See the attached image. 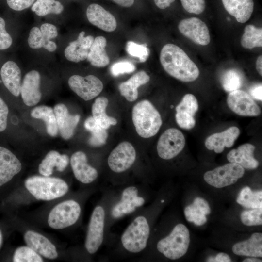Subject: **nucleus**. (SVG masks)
Returning <instances> with one entry per match:
<instances>
[{"instance_id":"obj_1","label":"nucleus","mask_w":262,"mask_h":262,"mask_svg":"<svg viewBox=\"0 0 262 262\" xmlns=\"http://www.w3.org/2000/svg\"><path fill=\"white\" fill-rule=\"evenodd\" d=\"M160 60L164 70L180 81L191 82L199 76L198 67L186 53L176 45H165L161 49Z\"/></svg>"},{"instance_id":"obj_2","label":"nucleus","mask_w":262,"mask_h":262,"mask_svg":"<svg viewBox=\"0 0 262 262\" xmlns=\"http://www.w3.org/2000/svg\"><path fill=\"white\" fill-rule=\"evenodd\" d=\"M25 187L38 200L50 201L63 196L69 190L63 180L49 176L34 175L24 182Z\"/></svg>"},{"instance_id":"obj_3","label":"nucleus","mask_w":262,"mask_h":262,"mask_svg":"<svg viewBox=\"0 0 262 262\" xmlns=\"http://www.w3.org/2000/svg\"><path fill=\"white\" fill-rule=\"evenodd\" d=\"M132 119L137 134L145 138L156 135L162 124L160 113L147 100L140 101L134 106Z\"/></svg>"},{"instance_id":"obj_4","label":"nucleus","mask_w":262,"mask_h":262,"mask_svg":"<svg viewBox=\"0 0 262 262\" xmlns=\"http://www.w3.org/2000/svg\"><path fill=\"white\" fill-rule=\"evenodd\" d=\"M150 232L148 219L144 214L137 216L121 236L123 248L131 253L142 252L147 247Z\"/></svg>"},{"instance_id":"obj_5","label":"nucleus","mask_w":262,"mask_h":262,"mask_svg":"<svg viewBox=\"0 0 262 262\" xmlns=\"http://www.w3.org/2000/svg\"><path fill=\"white\" fill-rule=\"evenodd\" d=\"M190 242L188 229L184 225L178 224L169 235L158 242L156 247L158 251L166 258L174 260L186 253Z\"/></svg>"},{"instance_id":"obj_6","label":"nucleus","mask_w":262,"mask_h":262,"mask_svg":"<svg viewBox=\"0 0 262 262\" xmlns=\"http://www.w3.org/2000/svg\"><path fill=\"white\" fill-rule=\"evenodd\" d=\"M81 213V207L77 201L66 200L56 205L50 211L48 223L53 229H65L75 224Z\"/></svg>"},{"instance_id":"obj_7","label":"nucleus","mask_w":262,"mask_h":262,"mask_svg":"<svg viewBox=\"0 0 262 262\" xmlns=\"http://www.w3.org/2000/svg\"><path fill=\"white\" fill-rule=\"evenodd\" d=\"M105 218L104 207L96 206L90 217L85 241V247L89 254L97 252L103 242Z\"/></svg>"},{"instance_id":"obj_8","label":"nucleus","mask_w":262,"mask_h":262,"mask_svg":"<svg viewBox=\"0 0 262 262\" xmlns=\"http://www.w3.org/2000/svg\"><path fill=\"white\" fill-rule=\"evenodd\" d=\"M244 173V168L237 164L230 163L207 171L203 178L209 185L221 188L235 183Z\"/></svg>"},{"instance_id":"obj_9","label":"nucleus","mask_w":262,"mask_h":262,"mask_svg":"<svg viewBox=\"0 0 262 262\" xmlns=\"http://www.w3.org/2000/svg\"><path fill=\"white\" fill-rule=\"evenodd\" d=\"M145 203V199L139 195L137 187L135 185L126 187L122 190L119 200L112 207L111 217L114 219H119L134 212Z\"/></svg>"},{"instance_id":"obj_10","label":"nucleus","mask_w":262,"mask_h":262,"mask_svg":"<svg viewBox=\"0 0 262 262\" xmlns=\"http://www.w3.org/2000/svg\"><path fill=\"white\" fill-rule=\"evenodd\" d=\"M185 139L183 133L175 128L166 130L160 137L157 145L158 156L164 160L177 156L183 149Z\"/></svg>"},{"instance_id":"obj_11","label":"nucleus","mask_w":262,"mask_h":262,"mask_svg":"<svg viewBox=\"0 0 262 262\" xmlns=\"http://www.w3.org/2000/svg\"><path fill=\"white\" fill-rule=\"evenodd\" d=\"M136 158V153L133 146L128 142H123L111 152L107 164L112 171L121 173L132 166Z\"/></svg>"},{"instance_id":"obj_12","label":"nucleus","mask_w":262,"mask_h":262,"mask_svg":"<svg viewBox=\"0 0 262 262\" xmlns=\"http://www.w3.org/2000/svg\"><path fill=\"white\" fill-rule=\"evenodd\" d=\"M68 83L70 89L86 101L98 95L103 88L101 80L93 75L86 77L74 75L69 78Z\"/></svg>"},{"instance_id":"obj_13","label":"nucleus","mask_w":262,"mask_h":262,"mask_svg":"<svg viewBox=\"0 0 262 262\" xmlns=\"http://www.w3.org/2000/svg\"><path fill=\"white\" fill-rule=\"evenodd\" d=\"M227 103L233 112L241 116H256L261 114L260 107L251 97L241 90L229 92Z\"/></svg>"},{"instance_id":"obj_14","label":"nucleus","mask_w":262,"mask_h":262,"mask_svg":"<svg viewBox=\"0 0 262 262\" xmlns=\"http://www.w3.org/2000/svg\"><path fill=\"white\" fill-rule=\"evenodd\" d=\"M180 33L196 44L206 46L210 42L209 31L200 19L193 17L182 20L178 25Z\"/></svg>"},{"instance_id":"obj_15","label":"nucleus","mask_w":262,"mask_h":262,"mask_svg":"<svg viewBox=\"0 0 262 262\" xmlns=\"http://www.w3.org/2000/svg\"><path fill=\"white\" fill-rule=\"evenodd\" d=\"M70 164L75 177L80 182L89 184L97 179L98 171L88 164L87 156L83 152L74 153L70 158Z\"/></svg>"},{"instance_id":"obj_16","label":"nucleus","mask_w":262,"mask_h":262,"mask_svg":"<svg viewBox=\"0 0 262 262\" xmlns=\"http://www.w3.org/2000/svg\"><path fill=\"white\" fill-rule=\"evenodd\" d=\"M40 75L36 70L28 72L24 76L21 85L20 93L22 100L28 106L37 104L41 98L40 90Z\"/></svg>"},{"instance_id":"obj_17","label":"nucleus","mask_w":262,"mask_h":262,"mask_svg":"<svg viewBox=\"0 0 262 262\" xmlns=\"http://www.w3.org/2000/svg\"><path fill=\"white\" fill-rule=\"evenodd\" d=\"M24 239L27 246L41 256L50 260H54L58 257L56 246L43 235L29 230L25 233Z\"/></svg>"},{"instance_id":"obj_18","label":"nucleus","mask_w":262,"mask_h":262,"mask_svg":"<svg viewBox=\"0 0 262 262\" xmlns=\"http://www.w3.org/2000/svg\"><path fill=\"white\" fill-rule=\"evenodd\" d=\"M22 169L17 157L9 149L0 146V187L10 181Z\"/></svg>"},{"instance_id":"obj_19","label":"nucleus","mask_w":262,"mask_h":262,"mask_svg":"<svg viewBox=\"0 0 262 262\" xmlns=\"http://www.w3.org/2000/svg\"><path fill=\"white\" fill-rule=\"evenodd\" d=\"M53 111L61 137L66 140L70 139L74 134L80 115L70 114L66 106L62 103L56 105Z\"/></svg>"},{"instance_id":"obj_20","label":"nucleus","mask_w":262,"mask_h":262,"mask_svg":"<svg viewBox=\"0 0 262 262\" xmlns=\"http://www.w3.org/2000/svg\"><path fill=\"white\" fill-rule=\"evenodd\" d=\"M86 16L92 24L104 31L111 32L116 28L117 22L114 16L98 4L88 6Z\"/></svg>"},{"instance_id":"obj_21","label":"nucleus","mask_w":262,"mask_h":262,"mask_svg":"<svg viewBox=\"0 0 262 262\" xmlns=\"http://www.w3.org/2000/svg\"><path fill=\"white\" fill-rule=\"evenodd\" d=\"M94 38L92 35L85 36V32L82 31L77 39L69 43L64 51L66 58L69 61L78 63L87 59Z\"/></svg>"},{"instance_id":"obj_22","label":"nucleus","mask_w":262,"mask_h":262,"mask_svg":"<svg viewBox=\"0 0 262 262\" xmlns=\"http://www.w3.org/2000/svg\"><path fill=\"white\" fill-rule=\"evenodd\" d=\"M240 133V131L238 127H230L222 132L209 136L205 140V147L209 150H213L216 153H221L225 147L229 148L233 146Z\"/></svg>"},{"instance_id":"obj_23","label":"nucleus","mask_w":262,"mask_h":262,"mask_svg":"<svg viewBox=\"0 0 262 262\" xmlns=\"http://www.w3.org/2000/svg\"><path fill=\"white\" fill-rule=\"evenodd\" d=\"M255 147L252 144L246 143L240 146L237 149L230 151L227 158L230 163L237 164L243 168L254 169L258 167L259 163L254 157Z\"/></svg>"},{"instance_id":"obj_24","label":"nucleus","mask_w":262,"mask_h":262,"mask_svg":"<svg viewBox=\"0 0 262 262\" xmlns=\"http://www.w3.org/2000/svg\"><path fill=\"white\" fill-rule=\"evenodd\" d=\"M2 81L9 91L17 97L20 93L21 71L17 65L12 61L5 63L0 69Z\"/></svg>"},{"instance_id":"obj_25","label":"nucleus","mask_w":262,"mask_h":262,"mask_svg":"<svg viewBox=\"0 0 262 262\" xmlns=\"http://www.w3.org/2000/svg\"><path fill=\"white\" fill-rule=\"evenodd\" d=\"M226 10L240 23L250 18L254 9L253 0H222Z\"/></svg>"},{"instance_id":"obj_26","label":"nucleus","mask_w":262,"mask_h":262,"mask_svg":"<svg viewBox=\"0 0 262 262\" xmlns=\"http://www.w3.org/2000/svg\"><path fill=\"white\" fill-rule=\"evenodd\" d=\"M149 80L150 77L146 72L140 71L119 85L120 94L127 100L134 101L138 98L139 87L147 83Z\"/></svg>"},{"instance_id":"obj_27","label":"nucleus","mask_w":262,"mask_h":262,"mask_svg":"<svg viewBox=\"0 0 262 262\" xmlns=\"http://www.w3.org/2000/svg\"><path fill=\"white\" fill-rule=\"evenodd\" d=\"M232 250L237 255L262 257V234L254 233L248 239L235 244Z\"/></svg>"},{"instance_id":"obj_28","label":"nucleus","mask_w":262,"mask_h":262,"mask_svg":"<svg viewBox=\"0 0 262 262\" xmlns=\"http://www.w3.org/2000/svg\"><path fill=\"white\" fill-rule=\"evenodd\" d=\"M69 162L66 154H60L55 150L49 152L39 165L38 171L42 176H49L53 172L54 167L58 171H63L67 166Z\"/></svg>"},{"instance_id":"obj_29","label":"nucleus","mask_w":262,"mask_h":262,"mask_svg":"<svg viewBox=\"0 0 262 262\" xmlns=\"http://www.w3.org/2000/svg\"><path fill=\"white\" fill-rule=\"evenodd\" d=\"M106 44L107 40L103 36H97L94 39L87 57L92 66L102 67L109 64L110 59L105 50Z\"/></svg>"},{"instance_id":"obj_30","label":"nucleus","mask_w":262,"mask_h":262,"mask_svg":"<svg viewBox=\"0 0 262 262\" xmlns=\"http://www.w3.org/2000/svg\"><path fill=\"white\" fill-rule=\"evenodd\" d=\"M31 116L36 119H42L45 121L47 132L52 137L57 136L58 132L56 116L53 110L45 105L35 107L31 111Z\"/></svg>"},{"instance_id":"obj_31","label":"nucleus","mask_w":262,"mask_h":262,"mask_svg":"<svg viewBox=\"0 0 262 262\" xmlns=\"http://www.w3.org/2000/svg\"><path fill=\"white\" fill-rule=\"evenodd\" d=\"M108 104V99L100 97L96 98L92 106L93 118L98 125L105 129H108L111 125H115L117 124L115 118L109 116L106 113Z\"/></svg>"},{"instance_id":"obj_32","label":"nucleus","mask_w":262,"mask_h":262,"mask_svg":"<svg viewBox=\"0 0 262 262\" xmlns=\"http://www.w3.org/2000/svg\"><path fill=\"white\" fill-rule=\"evenodd\" d=\"M85 128L91 132L88 140L89 144L93 147H99L106 143L108 137L106 129L98 125L92 116L88 117L84 123Z\"/></svg>"},{"instance_id":"obj_33","label":"nucleus","mask_w":262,"mask_h":262,"mask_svg":"<svg viewBox=\"0 0 262 262\" xmlns=\"http://www.w3.org/2000/svg\"><path fill=\"white\" fill-rule=\"evenodd\" d=\"M236 201L246 208H262V191H253L246 186L241 190Z\"/></svg>"},{"instance_id":"obj_34","label":"nucleus","mask_w":262,"mask_h":262,"mask_svg":"<svg viewBox=\"0 0 262 262\" xmlns=\"http://www.w3.org/2000/svg\"><path fill=\"white\" fill-rule=\"evenodd\" d=\"M243 47L251 49L262 46V29L253 25H248L244 29V33L241 39Z\"/></svg>"},{"instance_id":"obj_35","label":"nucleus","mask_w":262,"mask_h":262,"mask_svg":"<svg viewBox=\"0 0 262 262\" xmlns=\"http://www.w3.org/2000/svg\"><path fill=\"white\" fill-rule=\"evenodd\" d=\"M28 43L32 49L43 48L49 52H53L57 49L56 43L52 41L47 40L42 35L40 29L37 27H33L31 29Z\"/></svg>"},{"instance_id":"obj_36","label":"nucleus","mask_w":262,"mask_h":262,"mask_svg":"<svg viewBox=\"0 0 262 262\" xmlns=\"http://www.w3.org/2000/svg\"><path fill=\"white\" fill-rule=\"evenodd\" d=\"M31 10L36 15L43 16L49 14H60L63 10V5L55 0H36Z\"/></svg>"},{"instance_id":"obj_37","label":"nucleus","mask_w":262,"mask_h":262,"mask_svg":"<svg viewBox=\"0 0 262 262\" xmlns=\"http://www.w3.org/2000/svg\"><path fill=\"white\" fill-rule=\"evenodd\" d=\"M242 82L243 77L241 73L235 69L228 70L221 78L222 87L226 91L229 92L239 89Z\"/></svg>"},{"instance_id":"obj_38","label":"nucleus","mask_w":262,"mask_h":262,"mask_svg":"<svg viewBox=\"0 0 262 262\" xmlns=\"http://www.w3.org/2000/svg\"><path fill=\"white\" fill-rule=\"evenodd\" d=\"M14 262H42L43 259L41 255L30 247L21 246L17 248L14 254Z\"/></svg>"},{"instance_id":"obj_39","label":"nucleus","mask_w":262,"mask_h":262,"mask_svg":"<svg viewBox=\"0 0 262 262\" xmlns=\"http://www.w3.org/2000/svg\"><path fill=\"white\" fill-rule=\"evenodd\" d=\"M126 49L129 55L138 58L141 63L146 61L150 53L147 44H138L132 41L127 42Z\"/></svg>"},{"instance_id":"obj_40","label":"nucleus","mask_w":262,"mask_h":262,"mask_svg":"<svg viewBox=\"0 0 262 262\" xmlns=\"http://www.w3.org/2000/svg\"><path fill=\"white\" fill-rule=\"evenodd\" d=\"M198 109V104L195 96L191 94H186L181 102L176 106V112H185L194 116Z\"/></svg>"},{"instance_id":"obj_41","label":"nucleus","mask_w":262,"mask_h":262,"mask_svg":"<svg viewBox=\"0 0 262 262\" xmlns=\"http://www.w3.org/2000/svg\"><path fill=\"white\" fill-rule=\"evenodd\" d=\"M240 219L243 224L248 226L262 224V208L252 209L243 211Z\"/></svg>"},{"instance_id":"obj_42","label":"nucleus","mask_w":262,"mask_h":262,"mask_svg":"<svg viewBox=\"0 0 262 262\" xmlns=\"http://www.w3.org/2000/svg\"><path fill=\"white\" fill-rule=\"evenodd\" d=\"M184 212L186 220L196 226L203 225L207 222L206 215L201 213L193 203L186 207Z\"/></svg>"},{"instance_id":"obj_43","label":"nucleus","mask_w":262,"mask_h":262,"mask_svg":"<svg viewBox=\"0 0 262 262\" xmlns=\"http://www.w3.org/2000/svg\"><path fill=\"white\" fill-rule=\"evenodd\" d=\"M136 69L134 65L128 61H120L114 63L111 67V74L117 77L123 74L131 73Z\"/></svg>"},{"instance_id":"obj_44","label":"nucleus","mask_w":262,"mask_h":262,"mask_svg":"<svg viewBox=\"0 0 262 262\" xmlns=\"http://www.w3.org/2000/svg\"><path fill=\"white\" fill-rule=\"evenodd\" d=\"M183 8L188 12L200 14L205 9V0H180Z\"/></svg>"},{"instance_id":"obj_45","label":"nucleus","mask_w":262,"mask_h":262,"mask_svg":"<svg viewBox=\"0 0 262 262\" xmlns=\"http://www.w3.org/2000/svg\"><path fill=\"white\" fill-rule=\"evenodd\" d=\"M190 114L182 112H176L175 115L176 121L177 124L184 129L190 130L195 126V118Z\"/></svg>"},{"instance_id":"obj_46","label":"nucleus","mask_w":262,"mask_h":262,"mask_svg":"<svg viewBox=\"0 0 262 262\" xmlns=\"http://www.w3.org/2000/svg\"><path fill=\"white\" fill-rule=\"evenodd\" d=\"M5 22L0 17V50L8 49L12 44V38L5 28Z\"/></svg>"},{"instance_id":"obj_47","label":"nucleus","mask_w":262,"mask_h":262,"mask_svg":"<svg viewBox=\"0 0 262 262\" xmlns=\"http://www.w3.org/2000/svg\"><path fill=\"white\" fill-rule=\"evenodd\" d=\"M40 31L44 37L48 40L56 38L58 36L56 27L50 23H44L40 27Z\"/></svg>"},{"instance_id":"obj_48","label":"nucleus","mask_w":262,"mask_h":262,"mask_svg":"<svg viewBox=\"0 0 262 262\" xmlns=\"http://www.w3.org/2000/svg\"><path fill=\"white\" fill-rule=\"evenodd\" d=\"M35 0H6L8 5L14 10L21 11L29 8Z\"/></svg>"},{"instance_id":"obj_49","label":"nucleus","mask_w":262,"mask_h":262,"mask_svg":"<svg viewBox=\"0 0 262 262\" xmlns=\"http://www.w3.org/2000/svg\"><path fill=\"white\" fill-rule=\"evenodd\" d=\"M8 113V107L0 96V132L4 131L7 127Z\"/></svg>"},{"instance_id":"obj_50","label":"nucleus","mask_w":262,"mask_h":262,"mask_svg":"<svg viewBox=\"0 0 262 262\" xmlns=\"http://www.w3.org/2000/svg\"><path fill=\"white\" fill-rule=\"evenodd\" d=\"M198 208L200 212L205 215L209 214L211 212V209L208 203L203 198L196 197L193 202Z\"/></svg>"},{"instance_id":"obj_51","label":"nucleus","mask_w":262,"mask_h":262,"mask_svg":"<svg viewBox=\"0 0 262 262\" xmlns=\"http://www.w3.org/2000/svg\"><path fill=\"white\" fill-rule=\"evenodd\" d=\"M250 95L255 99L262 100V84L255 85L251 87L249 90Z\"/></svg>"},{"instance_id":"obj_52","label":"nucleus","mask_w":262,"mask_h":262,"mask_svg":"<svg viewBox=\"0 0 262 262\" xmlns=\"http://www.w3.org/2000/svg\"><path fill=\"white\" fill-rule=\"evenodd\" d=\"M156 5L161 9H165L169 7L175 0H154Z\"/></svg>"},{"instance_id":"obj_53","label":"nucleus","mask_w":262,"mask_h":262,"mask_svg":"<svg viewBox=\"0 0 262 262\" xmlns=\"http://www.w3.org/2000/svg\"><path fill=\"white\" fill-rule=\"evenodd\" d=\"M231 260L229 256L226 253L221 252L214 258V262H230Z\"/></svg>"},{"instance_id":"obj_54","label":"nucleus","mask_w":262,"mask_h":262,"mask_svg":"<svg viewBox=\"0 0 262 262\" xmlns=\"http://www.w3.org/2000/svg\"><path fill=\"white\" fill-rule=\"evenodd\" d=\"M117 4L124 7L131 6L134 2V0H112Z\"/></svg>"},{"instance_id":"obj_55","label":"nucleus","mask_w":262,"mask_h":262,"mask_svg":"<svg viewBox=\"0 0 262 262\" xmlns=\"http://www.w3.org/2000/svg\"><path fill=\"white\" fill-rule=\"evenodd\" d=\"M256 67L259 74L262 75V56H259L256 61Z\"/></svg>"},{"instance_id":"obj_56","label":"nucleus","mask_w":262,"mask_h":262,"mask_svg":"<svg viewBox=\"0 0 262 262\" xmlns=\"http://www.w3.org/2000/svg\"><path fill=\"white\" fill-rule=\"evenodd\" d=\"M243 262H262L259 259L254 258H246L245 259L244 261H243Z\"/></svg>"},{"instance_id":"obj_57","label":"nucleus","mask_w":262,"mask_h":262,"mask_svg":"<svg viewBox=\"0 0 262 262\" xmlns=\"http://www.w3.org/2000/svg\"><path fill=\"white\" fill-rule=\"evenodd\" d=\"M2 232L0 229V247L1 246V244H2Z\"/></svg>"},{"instance_id":"obj_58","label":"nucleus","mask_w":262,"mask_h":262,"mask_svg":"<svg viewBox=\"0 0 262 262\" xmlns=\"http://www.w3.org/2000/svg\"><path fill=\"white\" fill-rule=\"evenodd\" d=\"M207 262H214V258L213 257H210L207 259Z\"/></svg>"}]
</instances>
